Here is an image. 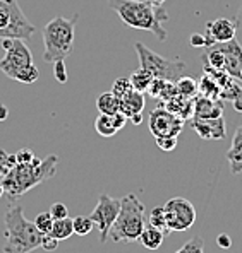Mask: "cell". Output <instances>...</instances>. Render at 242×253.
Returning <instances> with one entry per match:
<instances>
[{
  "mask_svg": "<svg viewBox=\"0 0 242 253\" xmlns=\"http://www.w3.org/2000/svg\"><path fill=\"white\" fill-rule=\"evenodd\" d=\"M2 48L5 50V55L0 60V70L5 74L7 77H12L17 70L24 69V67L31 65L33 55L29 51L28 44L24 40H2Z\"/></svg>",
  "mask_w": 242,
  "mask_h": 253,
  "instance_id": "9c48e42d",
  "label": "cell"
},
{
  "mask_svg": "<svg viewBox=\"0 0 242 253\" xmlns=\"http://www.w3.org/2000/svg\"><path fill=\"white\" fill-rule=\"evenodd\" d=\"M165 84H167V81H165V79H158V77H155V79L151 81L150 87L146 89V92H148V94H150V98H153V99H160V96H162V92H163V87H165Z\"/></svg>",
  "mask_w": 242,
  "mask_h": 253,
  "instance_id": "d6a6232c",
  "label": "cell"
},
{
  "mask_svg": "<svg viewBox=\"0 0 242 253\" xmlns=\"http://www.w3.org/2000/svg\"><path fill=\"white\" fill-rule=\"evenodd\" d=\"M50 234L54 238H57L59 241H64L67 238H70L74 234V226L72 219L67 215L64 219H54V224H52Z\"/></svg>",
  "mask_w": 242,
  "mask_h": 253,
  "instance_id": "7402d4cb",
  "label": "cell"
},
{
  "mask_svg": "<svg viewBox=\"0 0 242 253\" xmlns=\"http://www.w3.org/2000/svg\"><path fill=\"white\" fill-rule=\"evenodd\" d=\"M199 94L204 96V98H211V99H220V94H222V87L210 74L204 72V76L201 77L199 81Z\"/></svg>",
  "mask_w": 242,
  "mask_h": 253,
  "instance_id": "44dd1931",
  "label": "cell"
},
{
  "mask_svg": "<svg viewBox=\"0 0 242 253\" xmlns=\"http://www.w3.org/2000/svg\"><path fill=\"white\" fill-rule=\"evenodd\" d=\"M236 26H237V29H242V5H241V9L237 10V16H236Z\"/></svg>",
  "mask_w": 242,
  "mask_h": 253,
  "instance_id": "60d3db41",
  "label": "cell"
},
{
  "mask_svg": "<svg viewBox=\"0 0 242 253\" xmlns=\"http://www.w3.org/2000/svg\"><path fill=\"white\" fill-rule=\"evenodd\" d=\"M156 146L162 149L163 152H170L177 147V137H155Z\"/></svg>",
  "mask_w": 242,
  "mask_h": 253,
  "instance_id": "836d02e7",
  "label": "cell"
},
{
  "mask_svg": "<svg viewBox=\"0 0 242 253\" xmlns=\"http://www.w3.org/2000/svg\"><path fill=\"white\" fill-rule=\"evenodd\" d=\"M72 226H74V234H77V236H86L95 228L89 215H77V217H74Z\"/></svg>",
  "mask_w": 242,
  "mask_h": 253,
  "instance_id": "83f0119b",
  "label": "cell"
},
{
  "mask_svg": "<svg viewBox=\"0 0 242 253\" xmlns=\"http://www.w3.org/2000/svg\"><path fill=\"white\" fill-rule=\"evenodd\" d=\"M217 245H218V248H222V250H229V248L232 247V238L225 233H220L217 236Z\"/></svg>",
  "mask_w": 242,
  "mask_h": 253,
  "instance_id": "f35d334b",
  "label": "cell"
},
{
  "mask_svg": "<svg viewBox=\"0 0 242 253\" xmlns=\"http://www.w3.org/2000/svg\"><path fill=\"white\" fill-rule=\"evenodd\" d=\"M136 51L141 63V69L148 70L153 77L176 83L177 79L185 76L187 63L179 60V58H172L170 60V58L162 57V55L155 53L153 50H150L144 43H136Z\"/></svg>",
  "mask_w": 242,
  "mask_h": 253,
  "instance_id": "8992f818",
  "label": "cell"
},
{
  "mask_svg": "<svg viewBox=\"0 0 242 253\" xmlns=\"http://www.w3.org/2000/svg\"><path fill=\"white\" fill-rule=\"evenodd\" d=\"M237 26L234 21L220 17V19H215L206 22V43L208 46H213L217 43H227L230 40L236 38ZM206 46V48H208Z\"/></svg>",
  "mask_w": 242,
  "mask_h": 253,
  "instance_id": "4fadbf2b",
  "label": "cell"
},
{
  "mask_svg": "<svg viewBox=\"0 0 242 253\" xmlns=\"http://www.w3.org/2000/svg\"><path fill=\"white\" fill-rule=\"evenodd\" d=\"M16 156L14 154H7L5 151H2L0 149V180H2L3 176H5L7 173H9L10 169L16 166Z\"/></svg>",
  "mask_w": 242,
  "mask_h": 253,
  "instance_id": "f1b7e54d",
  "label": "cell"
},
{
  "mask_svg": "<svg viewBox=\"0 0 242 253\" xmlns=\"http://www.w3.org/2000/svg\"><path fill=\"white\" fill-rule=\"evenodd\" d=\"M139 2H146V3H150V5L162 7V5H163V2H165V0H139Z\"/></svg>",
  "mask_w": 242,
  "mask_h": 253,
  "instance_id": "b9f144b4",
  "label": "cell"
},
{
  "mask_svg": "<svg viewBox=\"0 0 242 253\" xmlns=\"http://www.w3.org/2000/svg\"><path fill=\"white\" fill-rule=\"evenodd\" d=\"M176 87L177 92L181 96H185V98H196L199 94V84L196 79L187 76H182L181 79L176 81Z\"/></svg>",
  "mask_w": 242,
  "mask_h": 253,
  "instance_id": "cb8c5ba5",
  "label": "cell"
},
{
  "mask_svg": "<svg viewBox=\"0 0 242 253\" xmlns=\"http://www.w3.org/2000/svg\"><path fill=\"white\" fill-rule=\"evenodd\" d=\"M189 126L204 140H222L227 135L225 120L218 118H191L187 122Z\"/></svg>",
  "mask_w": 242,
  "mask_h": 253,
  "instance_id": "7c38bea8",
  "label": "cell"
},
{
  "mask_svg": "<svg viewBox=\"0 0 242 253\" xmlns=\"http://www.w3.org/2000/svg\"><path fill=\"white\" fill-rule=\"evenodd\" d=\"M191 44H192V46H196V48L208 46L206 36H204V35H192V36H191Z\"/></svg>",
  "mask_w": 242,
  "mask_h": 253,
  "instance_id": "ab89813d",
  "label": "cell"
},
{
  "mask_svg": "<svg viewBox=\"0 0 242 253\" xmlns=\"http://www.w3.org/2000/svg\"><path fill=\"white\" fill-rule=\"evenodd\" d=\"M77 14L67 19L64 16L54 17L43 29V44L45 53L43 60L47 63H54L57 60H65L70 55L74 46V26L77 22Z\"/></svg>",
  "mask_w": 242,
  "mask_h": 253,
  "instance_id": "5b68a950",
  "label": "cell"
},
{
  "mask_svg": "<svg viewBox=\"0 0 242 253\" xmlns=\"http://www.w3.org/2000/svg\"><path fill=\"white\" fill-rule=\"evenodd\" d=\"M40 248H43V250H47V252H55L59 248V240H57V238L52 236L50 233L43 234V236H42V245H40Z\"/></svg>",
  "mask_w": 242,
  "mask_h": 253,
  "instance_id": "d590c367",
  "label": "cell"
},
{
  "mask_svg": "<svg viewBox=\"0 0 242 253\" xmlns=\"http://www.w3.org/2000/svg\"><path fill=\"white\" fill-rule=\"evenodd\" d=\"M163 108H167L170 113L177 115L179 118H182L187 124L192 118V113H194V98H185V96L176 94L169 101H165Z\"/></svg>",
  "mask_w": 242,
  "mask_h": 253,
  "instance_id": "2e32d148",
  "label": "cell"
},
{
  "mask_svg": "<svg viewBox=\"0 0 242 253\" xmlns=\"http://www.w3.org/2000/svg\"><path fill=\"white\" fill-rule=\"evenodd\" d=\"M223 53L225 63H223V70L234 79H241V70H242V46L236 38L230 40L227 43H217Z\"/></svg>",
  "mask_w": 242,
  "mask_h": 253,
  "instance_id": "5bb4252c",
  "label": "cell"
},
{
  "mask_svg": "<svg viewBox=\"0 0 242 253\" xmlns=\"http://www.w3.org/2000/svg\"><path fill=\"white\" fill-rule=\"evenodd\" d=\"M223 117L222 99H211L198 94L194 98V113L192 118H218Z\"/></svg>",
  "mask_w": 242,
  "mask_h": 253,
  "instance_id": "9a60e30c",
  "label": "cell"
},
{
  "mask_svg": "<svg viewBox=\"0 0 242 253\" xmlns=\"http://www.w3.org/2000/svg\"><path fill=\"white\" fill-rule=\"evenodd\" d=\"M163 240H165V233L153 228V226H148V228L143 229V233H141V236L137 241H141V245H143L146 250L153 252L162 247Z\"/></svg>",
  "mask_w": 242,
  "mask_h": 253,
  "instance_id": "d6986e66",
  "label": "cell"
},
{
  "mask_svg": "<svg viewBox=\"0 0 242 253\" xmlns=\"http://www.w3.org/2000/svg\"><path fill=\"white\" fill-rule=\"evenodd\" d=\"M129 91H132V85H131V81H129L127 77H121V79H117L114 83V87H112V92H114L119 99L124 98Z\"/></svg>",
  "mask_w": 242,
  "mask_h": 253,
  "instance_id": "1f68e13d",
  "label": "cell"
},
{
  "mask_svg": "<svg viewBox=\"0 0 242 253\" xmlns=\"http://www.w3.org/2000/svg\"><path fill=\"white\" fill-rule=\"evenodd\" d=\"M52 214V217L54 219H64L69 215V212H67V207L65 204H60V202H55L54 206L50 207V211H48Z\"/></svg>",
  "mask_w": 242,
  "mask_h": 253,
  "instance_id": "8d00e7d4",
  "label": "cell"
},
{
  "mask_svg": "<svg viewBox=\"0 0 242 253\" xmlns=\"http://www.w3.org/2000/svg\"><path fill=\"white\" fill-rule=\"evenodd\" d=\"M176 253H204V241L201 236H194L192 240H189L181 250Z\"/></svg>",
  "mask_w": 242,
  "mask_h": 253,
  "instance_id": "4dcf8cb0",
  "label": "cell"
},
{
  "mask_svg": "<svg viewBox=\"0 0 242 253\" xmlns=\"http://www.w3.org/2000/svg\"><path fill=\"white\" fill-rule=\"evenodd\" d=\"M38 77H40L38 67H36L35 63H31V65H28V67H24V69L17 70V72L14 74L10 79L17 81V83H21V84H35L36 81H38Z\"/></svg>",
  "mask_w": 242,
  "mask_h": 253,
  "instance_id": "484cf974",
  "label": "cell"
},
{
  "mask_svg": "<svg viewBox=\"0 0 242 253\" xmlns=\"http://www.w3.org/2000/svg\"><path fill=\"white\" fill-rule=\"evenodd\" d=\"M119 211H121V200L112 199L107 193L100 195V200H98V204H96L95 211L89 215L93 224H95L100 231V243H105V241L109 240L110 228L115 219H117Z\"/></svg>",
  "mask_w": 242,
  "mask_h": 253,
  "instance_id": "30bf717a",
  "label": "cell"
},
{
  "mask_svg": "<svg viewBox=\"0 0 242 253\" xmlns=\"http://www.w3.org/2000/svg\"><path fill=\"white\" fill-rule=\"evenodd\" d=\"M96 108H98V111L103 115H115L121 111V99L112 91L102 92V94L98 96V99H96Z\"/></svg>",
  "mask_w": 242,
  "mask_h": 253,
  "instance_id": "ffe728a7",
  "label": "cell"
},
{
  "mask_svg": "<svg viewBox=\"0 0 242 253\" xmlns=\"http://www.w3.org/2000/svg\"><path fill=\"white\" fill-rule=\"evenodd\" d=\"M239 81H242V70H241V79Z\"/></svg>",
  "mask_w": 242,
  "mask_h": 253,
  "instance_id": "f6af8a7d",
  "label": "cell"
},
{
  "mask_svg": "<svg viewBox=\"0 0 242 253\" xmlns=\"http://www.w3.org/2000/svg\"><path fill=\"white\" fill-rule=\"evenodd\" d=\"M95 128H96V132L102 137H105V139H110V137H114L115 133L119 132L117 125H115V120H114V115L100 113V117L95 120Z\"/></svg>",
  "mask_w": 242,
  "mask_h": 253,
  "instance_id": "603a6c76",
  "label": "cell"
},
{
  "mask_svg": "<svg viewBox=\"0 0 242 253\" xmlns=\"http://www.w3.org/2000/svg\"><path fill=\"white\" fill-rule=\"evenodd\" d=\"M54 76L60 84L67 83V70H65V60L54 62Z\"/></svg>",
  "mask_w": 242,
  "mask_h": 253,
  "instance_id": "e575fe53",
  "label": "cell"
},
{
  "mask_svg": "<svg viewBox=\"0 0 242 253\" xmlns=\"http://www.w3.org/2000/svg\"><path fill=\"white\" fill-rule=\"evenodd\" d=\"M5 222V245L3 253H31L42 245V236L35 222L28 221L22 207L14 206L3 215Z\"/></svg>",
  "mask_w": 242,
  "mask_h": 253,
  "instance_id": "3957f363",
  "label": "cell"
},
{
  "mask_svg": "<svg viewBox=\"0 0 242 253\" xmlns=\"http://www.w3.org/2000/svg\"><path fill=\"white\" fill-rule=\"evenodd\" d=\"M36 28L28 21L17 0H0V40H29Z\"/></svg>",
  "mask_w": 242,
  "mask_h": 253,
  "instance_id": "52a82bcc",
  "label": "cell"
},
{
  "mask_svg": "<svg viewBox=\"0 0 242 253\" xmlns=\"http://www.w3.org/2000/svg\"><path fill=\"white\" fill-rule=\"evenodd\" d=\"M148 125H150V132L155 137H179V133L184 130L185 122L162 106L155 108L150 113Z\"/></svg>",
  "mask_w": 242,
  "mask_h": 253,
  "instance_id": "8fae6325",
  "label": "cell"
},
{
  "mask_svg": "<svg viewBox=\"0 0 242 253\" xmlns=\"http://www.w3.org/2000/svg\"><path fill=\"white\" fill-rule=\"evenodd\" d=\"M227 159L230 163V169L234 174L242 171V126L236 130V135L232 139V146L227 151Z\"/></svg>",
  "mask_w": 242,
  "mask_h": 253,
  "instance_id": "ac0fdd59",
  "label": "cell"
},
{
  "mask_svg": "<svg viewBox=\"0 0 242 253\" xmlns=\"http://www.w3.org/2000/svg\"><path fill=\"white\" fill-rule=\"evenodd\" d=\"M146 228V207L137 199L136 193H127L121 199V211L109 233V240L114 243H131L137 241Z\"/></svg>",
  "mask_w": 242,
  "mask_h": 253,
  "instance_id": "277c9868",
  "label": "cell"
},
{
  "mask_svg": "<svg viewBox=\"0 0 242 253\" xmlns=\"http://www.w3.org/2000/svg\"><path fill=\"white\" fill-rule=\"evenodd\" d=\"M109 7L129 28L153 33L160 42L167 40L163 22L169 21V12L163 7H155L139 0H109Z\"/></svg>",
  "mask_w": 242,
  "mask_h": 253,
  "instance_id": "7a4b0ae2",
  "label": "cell"
},
{
  "mask_svg": "<svg viewBox=\"0 0 242 253\" xmlns=\"http://www.w3.org/2000/svg\"><path fill=\"white\" fill-rule=\"evenodd\" d=\"M148 224L153 226V228L160 229V231H163L165 234H169V228H167V219H165V209L162 207H153V209L150 211V214H148Z\"/></svg>",
  "mask_w": 242,
  "mask_h": 253,
  "instance_id": "4316f807",
  "label": "cell"
},
{
  "mask_svg": "<svg viewBox=\"0 0 242 253\" xmlns=\"http://www.w3.org/2000/svg\"><path fill=\"white\" fill-rule=\"evenodd\" d=\"M165 209L167 228L170 233L187 231L196 222V209L184 197H174L163 206Z\"/></svg>",
  "mask_w": 242,
  "mask_h": 253,
  "instance_id": "ba28073f",
  "label": "cell"
},
{
  "mask_svg": "<svg viewBox=\"0 0 242 253\" xmlns=\"http://www.w3.org/2000/svg\"><path fill=\"white\" fill-rule=\"evenodd\" d=\"M155 77L151 76L148 70H144V69H139V70H136V72L132 74L131 77H129V81H131V85H132V89L134 91H137V92H146V89L150 87V84H151V81H153Z\"/></svg>",
  "mask_w": 242,
  "mask_h": 253,
  "instance_id": "d4e9b609",
  "label": "cell"
},
{
  "mask_svg": "<svg viewBox=\"0 0 242 253\" xmlns=\"http://www.w3.org/2000/svg\"><path fill=\"white\" fill-rule=\"evenodd\" d=\"M33 222H35L36 229H38L40 233L48 234L52 229V224H54V217H52L50 212H42V214L36 215V219Z\"/></svg>",
  "mask_w": 242,
  "mask_h": 253,
  "instance_id": "f546056e",
  "label": "cell"
},
{
  "mask_svg": "<svg viewBox=\"0 0 242 253\" xmlns=\"http://www.w3.org/2000/svg\"><path fill=\"white\" fill-rule=\"evenodd\" d=\"M144 110V94L137 91H129L124 98H121V113L131 120L136 115H141Z\"/></svg>",
  "mask_w": 242,
  "mask_h": 253,
  "instance_id": "e0dca14e",
  "label": "cell"
},
{
  "mask_svg": "<svg viewBox=\"0 0 242 253\" xmlns=\"http://www.w3.org/2000/svg\"><path fill=\"white\" fill-rule=\"evenodd\" d=\"M131 122H132L134 125H139L141 122H143V113H141V115H136V117H132V118H131Z\"/></svg>",
  "mask_w": 242,
  "mask_h": 253,
  "instance_id": "7bdbcfd3",
  "label": "cell"
},
{
  "mask_svg": "<svg viewBox=\"0 0 242 253\" xmlns=\"http://www.w3.org/2000/svg\"><path fill=\"white\" fill-rule=\"evenodd\" d=\"M3 195V185H2V180H0V197Z\"/></svg>",
  "mask_w": 242,
  "mask_h": 253,
  "instance_id": "ee69618b",
  "label": "cell"
},
{
  "mask_svg": "<svg viewBox=\"0 0 242 253\" xmlns=\"http://www.w3.org/2000/svg\"><path fill=\"white\" fill-rule=\"evenodd\" d=\"M14 156H16V163H31L33 159L36 158L29 149H21V151H17Z\"/></svg>",
  "mask_w": 242,
  "mask_h": 253,
  "instance_id": "74e56055",
  "label": "cell"
},
{
  "mask_svg": "<svg viewBox=\"0 0 242 253\" xmlns=\"http://www.w3.org/2000/svg\"><path fill=\"white\" fill-rule=\"evenodd\" d=\"M57 156H47L45 159L35 158L31 163H17L2 178L3 195L9 199H19L26 192L52 178L57 171Z\"/></svg>",
  "mask_w": 242,
  "mask_h": 253,
  "instance_id": "6da1fadb",
  "label": "cell"
}]
</instances>
